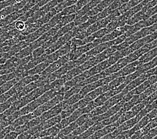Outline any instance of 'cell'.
Segmentation results:
<instances>
[{"instance_id":"6da1fadb","label":"cell","mask_w":157,"mask_h":139,"mask_svg":"<svg viewBox=\"0 0 157 139\" xmlns=\"http://www.w3.org/2000/svg\"><path fill=\"white\" fill-rule=\"evenodd\" d=\"M130 62H128V59L126 58V57L122 58L120 60H118L117 62L112 65L111 66L108 67L106 70H104L102 71V72H100V74H101L102 78L106 76H110L111 74L118 72V71L121 70L123 67H124L126 65H127Z\"/></svg>"},{"instance_id":"7a4b0ae2","label":"cell","mask_w":157,"mask_h":139,"mask_svg":"<svg viewBox=\"0 0 157 139\" xmlns=\"http://www.w3.org/2000/svg\"><path fill=\"white\" fill-rule=\"evenodd\" d=\"M130 25L126 24L123 26H120L114 29L113 31H112L107 33L106 35L104 36L101 38V42H108V41L113 40L115 38H117L118 36H121L122 34H124V33L128 30L130 28Z\"/></svg>"},{"instance_id":"3957f363","label":"cell","mask_w":157,"mask_h":139,"mask_svg":"<svg viewBox=\"0 0 157 139\" xmlns=\"http://www.w3.org/2000/svg\"><path fill=\"white\" fill-rule=\"evenodd\" d=\"M124 104V102H123L122 100H121L119 103L114 105V106H113L110 107L106 112H104V114L93 116L92 118L94 119V121L96 122H97L99 121H103V120L106 119V118H109V117H110V116L115 114L116 113H117L118 111H120V110H121Z\"/></svg>"},{"instance_id":"277c9868","label":"cell","mask_w":157,"mask_h":139,"mask_svg":"<svg viewBox=\"0 0 157 139\" xmlns=\"http://www.w3.org/2000/svg\"><path fill=\"white\" fill-rule=\"evenodd\" d=\"M140 64H141L139 62V60H137L136 61H134L126 65L124 67H123L121 70H119L118 72L114 73L113 74L114 75L115 78L120 76H126L127 75H129L135 72L137 69V67Z\"/></svg>"},{"instance_id":"5b68a950","label":"cell","mask_w":157,"mask_h":139,"mask_svg":"<svg viewBox=\"0 0 157 139\" xmlns=\"http://www.w3.org/2000/svg\"><path fill=\"white\" fill-rule=\"evenodd\" d=\"M149 76H150V74H148V72L142 74L140 76H138L136 79H134V80H133L132 81L130 82V83L127 84L124 89L122 91V92L126 94L127 92L132 91L133 89L136 88L137 86L140 85L143 82H144Z\"/></svg>"},{"instance_id":"8992f818","label":"cell","mask_w":157,"mask_h":139,"mask_svg":"<svg viewBox=\"0 0 157 139\" xmlns=\"http://www.w3.org/2000/svg\"><path fill=\"white\" fill-rule=\"evenodd\" d=\"M118 126L116 125L115 123L111 124V125H108L106 126H104L102 129H99L98 130H97L96 132H95L92 135H91L90 137H89V138H102L103 137L105 136V135L109 134L110 133L114 131Z\"/></svg>"},{"instance_id":"52a82bcc","label":"cell","mask_w":157,"mask_h":139,"mask_svg":"<svg viewBox=\"0 0 157 139\" xmlns=\"http://www.w3.org/2000/svg\"><path fill=\"white\" fill-rule=\"evenodd\" d=\"M59 132V129L56 126H54L51 129L48 130L42 131L39 133H36L32 137L33 138H55L56 135L58 134Z\"/></svg>"},{"instance_id":"ba28073f","label":"cell","mask_w":157,"mask_h":139,"mask_svg":"<svg viewBox=\"0 0 157 139\" xmlns=\"http://www.w3.org/2000/svg\"><path fill=\"white\" fill-rule=\"evenodd\" d=\"M104 126L103 125V123L102 121H99L94 123V125H92L90 127L88 128V129L84 132L83 133H82L81 134L78 135V136L76 137L78 138H88L89 137H90L91 135H92L95 132H96L97 130H98L99 129H102Z\"/></svg>"},{"instance_id":"9c48e42d","label":"cell","mask_w":157,"mask_h":139,"mask_svg":"<svg viewBox=\"0 0 157 139\" xmlns=\"http://www.w3.org/2000/svg\"><path fill=\"white\" fill-rule=\"evenodd\" d=\"M117 51V46H113L110 48H108L106 50H104L103 52H101V53L95 56L97 63L98 64L101 62L104 61V60L110 58V56H113Z\"/></svg>"},{"instance_id":"30bf717a","label":"cell","mask_w":157,"mask_h":139,"mask_svg":"<svg viewBox=\"0 0 157 139\" xmlns=\"http://www.w3.org/2000/svg\"><path fill=\"white\" fill-rule=\"evenodd\" d=\"M63 109H64V106H63V102H62L60 104L57 105V106L54 107V108H52L49 111L45 112L40 118L42 119V122L45 121L48 118H51L55 116H57L59 112H61L63 110Z\"/></svg>"},{"instance_id":"8fae6325","label":"cell","mask_w":157,"mask_h":139,"mask_svg":"<svg viewBox=\"0 0 157 139\" xmlns=\"http://www.w3.org/2000/svg\"><path fill=\"white\" fill-rule=\"evenodd\" d=\"M141 118L138 116L137 114L134 116V117L130 118L126 122H123L118 127H117V129L120 131V132H122L124 130H126L132 129V128L136 125V124L140 121Z\"/></svg>"},{"instance_id":"7c38bea8","label":"cell","mask_w":157,"mask_h":139,"mask_svg":"<svg viewBox=\"0 0 157 139\" xmlns=\"http://www.w3.org/2000/svg\"><path fill=\"white\" fill-rule=\"evenodd\" d=\"M142 100H140L139 95H134L131 99H130L129 101H128V102H126L124 104H123L122 107L121 108V109L120 110L122 112H125L126 111H128L130 110H131L132 108L135 106L136 104L140 102Z\"/></svg>"},{"instance_id":"4fadbf2b","label":"cell","mask_w":157,"mask_h":139,"mask_svg":"<svg viewBox=\"0 0 157 139\" xmlns=\"http://www.w3.org/2000/svg\"><path fill=\"white\" fill-rule=\"evenodd\" d=\"M156 66H157V56L155 58L151 60V61L138 66L137 67L136 70L139 71L141 74H143V73L147 72L148 70L154 68Z\"/></svg>"},{"instance_id":"5bb4252c","label":"cell","mask_w":157,"mask_h":139,"mask_svg":"<svg viewBox=\"0 0 157 139\" xmlns=\"http://www.w3.org/2000/svg\"><path fill=\"white\" fill-rule=\"evenodd\" d=\"M42 122V119H41L40 117V118H36L34 119H33L32 121H29L28 123L24 124L23 126H19L15 130H16L17 132L19 133H21V132H25V131L29 130V129H31V128L39 125V124L41 123Z\"/></svg>"},{"instance_id":"9a60e30c","label":"cell","mask_w":157,"mask_h":139,"mask_svg":"<svg viewBox=\"0 0 157 139\" xmlns=\"http://www.w3.org/2000/svg\"><path fill=\"white\" fill-rule=\"evenodd\" d=\"M157 56V47L152 49L150 51H148L147 53L144 54L143 56L138 59V60L140 62L141 64H145L149 61H151Z\"/></svg>"},{"instance_id":"2e32d148","label":"cell","mask_w":157,"mask_h":139,"mask_svg":"<svg viewBox=\"0 0 157 139\" xmlns=\"http://www.w3.org/2000/svg\"><path fill=\"white\" fill-rule=\"evenodd\" d=\"M68 58L67 57V56H65L64 58H62V59L59 60V61H58V62H56V63L50 65V67L48 68L46 71H45L44 73L42 74V78H46V77L47 76V74H50L51 72H53V70H54V71L56 70V69L58 68H59V66H62V64H63L64 62L68 61Z\"/></svg>"},{"instance_id":"e0dca14e","label":"cell","mask_w":157,"mask_h":139,"mask_svg":"<svg viewBox=\"0 0 157 139\" xmlns=\"http://www.w3.org/2000/svg\"><path fill=\"white\" fill-rule=\"evenodd\" d=\"M125 95H126L125 93L122 92L120 94H118V95H117L112 96L106 101L105 103H104V104H105L107 107L110 108V107L114 106V105H116L117 104L121 102L123 98H124V96H125Z\"/></svg>"},{"instance_id":"ac0fdd59","label":"cell","mask_w":157,"mask_h":139,"mask_svg":"<svg viewBox=\"0 0 157 139\" xmlns=\"http://www.w3.org/2000/svg\"><path fill=\"white\" fill-rule=\"evenodd\" d=\"M144 27H145L144 21V20H141L140 21L137 22L136 24L130 25L128 30L125 33V34L127 37H128L134 34V33H135L136 32H138L139 30H140L142 28H143Z\"/></svg>"},{"instance_id":"d6986e66","label":"cell","mask_w":157,"mask_h":139,"mask_svg":"<svg viewBox=\"0 0 157 139\" xmlns=\"http://www.w3.org/2000/svg\"><path fill=\"white\" fill-rule=\"evenodd\" d=\"M110 98H111V96L108 91H107L106 92L102 93V95H100V96H98L96 98H95L94 100H92V102L94 103L95 107L100 106L104 104V103H105L106 101Z\"/></svg>"},{"instance_id":"ffe728a7","label":"cell","mask_w":157,"mask_h":139,"mask_svg":"<svg viewBox=\"0 0 157 139\" xmlns=\"http://www.w3.org/2000/svg\"><path fill=\"white\" fill-rule=\"evenodd\" d=\"M136 114L134 113V112H132L131 110H130L128 111H126L125 112H123V113L121 114V116H120V118H118V121L115 122L116 125L118 126V127L122 124L123 122H126L128 120L134 117Z\"/></svg>"},{"instance_id":"44dd1931","label":"cell","mask_w":157,"mask_h":139,"mask_svg":"<svg viewBox=\"0 0 157 139\" xmlns=\"http://www.w3.org/2000/svg\"><path fill=\"white\" fill-rule=\"evenodd\" d=\"M145 13H146L145 11L141 10L140 11H139V12L134 14L132 17H130L129 20L126 21V24L132 25L134 24L137 23L138 21L143 20Z\"/></svg>"},{"instance_id":"7402d4cb","label":"cell","mask_w":157,"mask_h":139,"mask_svg":"<svg viewBox=\"0 0 157 139\" xmlns=\"http://www.w3.org/2000/svg\"><path fill=\"white\" fill-rule=\"evenodd\" d=\"M125 79H126V76H120L113 79V80L110 81L108 84H106L108 91H110L112 89H114L115 88H117L118 86L124 83L125 81Z\"/></svg>"},{"instance_id":"603a6c76","label":"cell","mask_w":157,"mask_h":139,"mask_svg":"<svg viewBox=\"0 0 157 139\" xmlns=\"http://www.w3.org/2000/svg\"><path fill=\"white\" fill-rule=\"evenodd\" d=\"M157 91V82L155 83L154 84L151 85L150 87H148L145 91H144L143 93H141L139 95L140 100L143 101L144 98L148 97V96H150L151 94H152L154 92Z\"/></svg>"},{"instance_id":"cb8c5ba5","label":"cell","mask_w":157,"mask_h":139,"mask_svg":"<svg viewBox=\"0 0 157 139\" xmlns=\"http://www.w3.org/2000/svg\"><path fill=\"white\" fill-rule=\"evenodd\" d=\"M122 113H123V112L120 110L117 112V113H116L115 114L110 116V117L103 120V121H102V122L103 123V125L104 126H106V125H111V124L115 123L116 122L118 121V118H120V116H121V114Z\"/></svg>"},{"instance_id":"d4e9b609","label":"cell","mask_w":157,"mask_h":139,"mask_svg":"<svg viewBox=\"0 0 157 139\" xmlns=\"http://www.w3.org/2000/svg\"><path fill=\"white\" fill-rule=\"evenodd\" d=\"M108 109H109V108L107 107L105 104H103L102 106L96 107L94 110L90 112V114L93 117V116L104 114V112H106L108 110Z\"/></svg>"},{"instance_id":"484cf974","label":"cell","mask_w":157,"mask_h":139,"mask_svg":"<svg viewBox=\"0 0 157 139\" xmlns=\"http://www.w3.org/2000/svg\"><path fill=\"white\" fill-rule=\"evenodd\" d=\"M141 74H142L139 72V71L136 70L134 72L130 74L129 75H127V76H126V79H125V81H124V83L127 85L128 83H130V82L132 81L133 80H134V79H136L138 76H140Z\"/></svg>"},{"instance_id":"4316f807","label":"cell","mask_w":157,"mask_h":139,"mask_svg":"<svg viewBox=\"0 0 157 139\" xmlns=\"http://www.w3.org/2000/svg\"><path fill=\"white\" fill-rule=\"evenodd\" d=\"M144 25L145 27H148V26H150L152 24H154L157 22V13L152 15V16L148 17L147 20H144Z\"/></svg>"},{"instance_id":"83f0119b","label":"cell","mask_w":157,"mask_h":139,"mask_svg":"<svg viewBox=\"0 0 157 139\" xmlns=\"http://www.w3.org/2000/svg\"><path fill=\"white\" fill-rule=\"evenodd\" d=\"M156 136H157V126L151 129L148 131L147 134H145L144 136H143L141 138L151 139V138H154Z\"/></svg>"},{"instance_id":"f1b7e54d","label":"cell","mask_w":157,"mask_h":139,"mask_svg":"<svg viewBox=\"0 0 157 139\" xmlns=\"http://www.w3.org/2000/svg\"><path fill=\"white\" fill-rule=\"evenodd\" d=\"M15 129H15V127L13 125L12 126L10 125L9 126H7V128H6V129H3V130H1V132H0V138H5V137L10 132V131L14 130Z\"/></svg>"},{"instance_id":"f546056e","label":"cell","mask_w":157,"mask_h":139,"mask_svg":"<svg viewBox=\"0 0 157 139\" xmlns=\"http://www.w3.org/2000/svg\"><path fill=\"white\" fill-rule=\"evenodd\" d=\"M145 106H146V105L141 101L140 102L138 103L137 104L135 105V106H133V107L132 108V109H131V110H132V112H134V113H135L136 114H137L138 113V112H139L140 111H141L142 110H143V109Z\"/></svg>"},{"instance_id":"4dcf8cb0","label":"cell","mask_w":157,"mask_h":139,"mask_svg":"<svg viewBox=\"0 0 157 139\" xmlns=\"http://www.w3.org/2000/svg\"><path fill=\"white\" fill-rule=\"evenodd\" d=\"M16 80H13L12 81L7 82V83L6 85H4V86H3V87L0 88V94H2L3 92H5V90H6V91L8 90L11 87V86H12V85H13L15 83H16Z\"/></svg>"},{"instance_id":"1f68e13d","label":"cell","mask_w":157,"mask_h":139,"mask_svg":"<svg viewBox=\"0 0 157 139\" xmlns=\"http://www.w3.org/2000/svg\"><path fill=\"white\" fill-rule=\"evenodd\" d=\"M143 0H130L128 2H127V6H128L129 9L131 8L132 7L136 6L138 4H140V3L143 2Z\"/></svg>"},{"instance_id":"d6a6232c","label":"cell","mask_w":157,"mask_h":139,"mask_svg":"<svg viewBox=\"0 0 157 139\" xmlns=\"http://www.w3.org/2000/svg\"><path fill=\"white\" fill-rule=\"evenodd\" d=\"M15 27H16V29H17V30L21 31L25 28V24L24 21H16V23L15 24Z\"/></svg>"},{"instance_id":"836d02e7","label":"cell","mask_w":157,"mask_h":139,"mask_svg":"<svg viewBox=\"0 0 157 139\" xmlns=\"http://www.w3.org/2000/svg\"><path fill=\"white\" fill-rule=\"evenodd\" d=\"M18 133H17L16 130V131L12 130L7 134L4 138H16L18 137Z\"/></svg>"},{"instance_id":"e575fe53","label":"cell","mask_w":157,"mask_h":139,"mask_svg":"<svg viewBox=\"0 0 157 139\" xmlns=\"http://www.w3.org/2000/svg\"><path fill=\"white\" fill-rule=\"evenodd\" d=\"M8 125H9V124L5 121L1 122V123H0V131L3 130V129H4V127H6V126H7Z\"/></svg>"},{"instance_id":"d590c367","label":"cell","mask_w":157,"mask_h":139,"mask_svg":"<svg viewBox=\"0 0 157 139\" xmlns=\"http://www.w3.org/2000/svg\"><path fill=\"white\" fill-rule=\"evenodd\" d=\"M8 77H9V76H3V77H1V80H3V82H4V79H5V78H8ZM10 77H13V76H10Z\"/></svg>"},{"instance_id":"8d00e7d4","label":"cell","mask_w":157,"mask_h":139,"mask_svg":"<svg viewBox=\"0 0 157 139\" xmlns=\"http://www.w3.org/2000/svg\"><path fill=\"white\" fill-rule=\"evenodd\" d=\"M154 138H155V139H157V136H156V137H155Z\"/></svg>"}]
</instances>
